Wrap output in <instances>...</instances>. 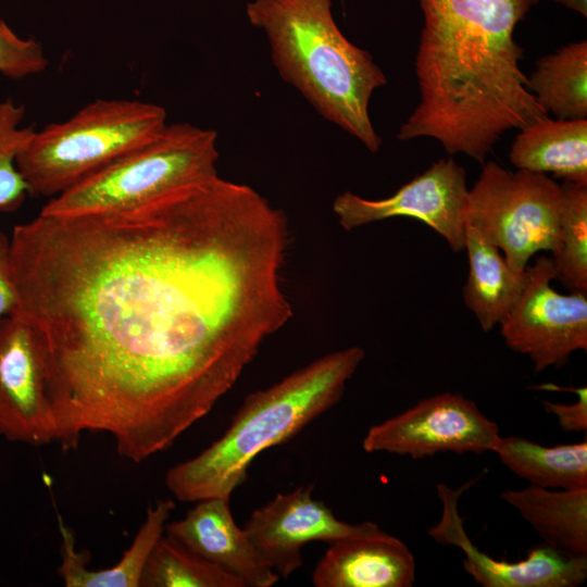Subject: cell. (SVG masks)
I'll return each mask as SVG.
<instances>
[{"label": "cell", "mask_w": 587, "mask_h": 587, "mask_svg": "<svg viewBox=\"0 0 587 587\" xmlns=\"http://www.w3.org/2000/svg\"><path fill=\"white\" fill-rule=\"evenodd\" d=\"M284 213L218 175L137 208L16 225V303L46 358L54 441L111 435L141 462L170 448L292 316Z\"/></svg>", "instance_id": "6da1fadb"}, {"label": "cell", "mask_w": 587, "mask_h": 587, "mask_svg": "<svg viewBox=\"0 0 587 587\" xmlns=\"http://www.w3.org/2000/svg\"><path fill=\"white\" fill-rule=\"evenodd\" d=\"M538 0H420V102L397 138L429 137L478 163L501 136L548 115L527 87L514 40Z\"/></svg>", "instance_id": "7a4b0ae2"}, {"label": "cell", "mask_w": 587, "mask_h": 587, "mask_svg": "<svg viewBox=\"0 0 587 587\" xmlns=\"http://www.w3.org/2000/svg\"><path fill=\"white\" fill-rule=\"evenodd\" d=\"M364 357L355 346L333 351L249 394L221 437L168 469L167 489L184 502L230 499L261 452L288 441L340 401Z\"/></svg>", "instance_id": "3957f363"}, {"label": "cell", "mask_w": 587, "mask_h": 587, "mask_svg": "<svg viewBox=\"0 0 587 587\" xmlns=\"http://www.w3.org/2000/svg\"><path fill=\"white\" fill-rule=\"evenodd\" d=\"M246 14L266 36L280 77L325 120L377 152L382 139L369 107L387 78L373 57L340 32L332 0H252Z\"/></svg>", "instance_id": "277c9868"}, {"label": "cell", "mask_w": 587, "mask_h": 587, "mask_svg": "<svg viewBox=\"0 0 587 587\" xmlns=\"http://www.w3.org/2000/svg\"><path fill=\"white\" fill-rule=\"evenodd\" d=\"M166 125V112L155 103L97 99L35 130L16 165L29 195L51 199L152 140Z\"/></svg>", "instance_id": "5b68a950"}, {"label": "cell", "mask_w": 587, "mask_h": 587, "mask_svg": "<svg viewBox=\"0 0 587 587\" xmlns=\"http://www.w3.org/2000/svg\"><path fill=\"white\" fill-rule=\"evenodd\" d=\"M217 134L167 124L147 143L49 199L39 213L76 216L128 210L217 174Z\"/></svg>", "instance_id": "8992f818"}, {"label": "cell", "mask_w": 587, "mask_h": 587, "mask_svg": "<svg viewBox=\"0 0 587 587\" xmlns=\"http://www.w3.org/2000/svg\"><path fill=\"white\" fill-rule=\"evenodd\" d=\"M482 165L469 189L465 226L499 248L511 267L524 272L537 252H552L557 246L561 185L542 173L512 172L494 161Z\"/></svg>", "instance_id": "52a82bcc"}, {"label": "cell", "mask_w": 587, "mask_h": 587, "mask_svg": "<svg viewBox=\"0 0 587 587\" xmlns=\"http://www.w3.org/2000/svg\"><path fill=\"white\" fill-rule=\"evenodd\" d=\"M551 257L539 255L526 267L523 291L500 325L505 345L530 359L536 372L566 364L587 350V292L553 289Z\"/></svg>", "instance_id": "ba28073f"}, {"label": "cell", "mask_w": 587, "mask_h": 587, "mask_svg": "<svg viewBox=\"0 0 587 587\" xmlns=\"http://www.w3.org/2000/svg\"><path fill=\"white\" fill-rule=\"evenodd\" d=\"M498 425L460 394L442 392L369 428L362 448L423 459L436 453L492 452Z\"/></svg>", "instance_id": "9c48e42d"}, {"label": "cell", "mask_w": 587, "mask_h": 587, "mask_svg": "<svg viewBox=\"0 0 587 587\" xmlns=\"http://www.w3.org/2000/svg\"><path fill=\"white\" fill-rule=\"evenodd\" d=\"M467 195L464 168L452 159H440L390 197L366 199L345 191L335 198L333 211L346 230L392 217H412L459 252L465 245Z\"/></svg>", "instance_id": "30bf717a"}, {"label": "cell", "mask_w": 587, "mask_h": 587, "mask_svg": "<svg viewBox=\"0 0 587 587\" xmlns=\"http://www.w3.org/2000/svg\"><path fill=\"white\" fill-rule=\"evenodd\" d=\"M313 485L276 494L257 508L243 528L250 540L279 578H288L303 565L302 548L312 541H333L376 532L373 522L351 524L338 520L321 500Z\"/></svg>", "instance_id": "8fae6325"}, {"label": "cell", "mask_w": 587, "mask_h": 587, "mask_svg": "<svg viewBox=\"0 0 587 587\" xmlns=\"http://www.w3.org/2000/svg\"><path fill=\"white\" fill-rule=\"evenodd\" d=\"M0 436L35 447L54 441L43 348L12 314L0 319Z\"/></svg>", "instance_id": "7c38bea8"}, {"label": "cell", "mask_w": 587, "mask_h": 587, "mask_svg": "<svg viewBox=\"0 0 587 587\" xmlns=\"http://www.w3.org/2000/svg\"><path fill=\"white\" fill-rule=\"evenodd\" d=\"M477 478L457 489L437 485L441 515L427 530L435 541L464 552L463 567L484 587H576L587 578V557H570L546 544L534 547L524 560H496L480 551L465 532L459 499Z\"/></svg>", "instance_id": "4fadbf2b"}, {"label": "cell", "mask_w": 587, "mask_h": 587, "mask_svg": "<svg viewBox=\"0 0 587 587\" xmlns=\"http://www.w3.org/2000/svg\"><path fill=\"white\" fill-rule=\"evenodd\" d=\"M165 534L238 578L243 587H272L279 580L235 522L230 499L197 501L183 519L167 523Z\"/></svg>", "instance_id": "5bb4252c"}, {"label": "cell", "mask_w": 587, "mask_h": 587, "mask_svg": "<svg viewBox=\"0 0 587 587\" xmlns=\"http://www.w3.org/2000/svg\"><path fill=\"white\" fill-rule=\"evenodd\" d=\"M311 580L315 587H411L415 560L404 542L379 528L328 544Z\"/></svg>", "instance_id": "9a60e30c"}, {"label": "cell", "mask_w": 587, "mask_h": 587, "mask_svg": "<svg viewBox=\"0 0 587 587\" xmlns=\"http://www.w3.org/2000/svg\"><path fill=\"white\" fill-rule=\"evenodd\" d=\"M175 509L172 500H158L148 508L146 519L132 545L114 565L100 570L88 567V560L76 550L75 534L58 515L61 536V564L57 572L66 587H140L148 559L164 535L170 516Z\"/></svg>", "instance_id": "2e32d148"}, {"label": "cell", "mask_w": 587, "mask_h": 587, "mask_svg": "<svg viewBox=\"0 0 587 587\" xmlns=\"http://www.w3.org/2000/svg\"><path fill=\"white\" fill-rule=\"evenodd\" d=\"M509 159L517 170L550 173L563 182L587 185V118L548 115L520 128Z\"/></svg>", "instance_id": "e0dca14e"}, {"label": "cell", "mask_w": 587, "mask_h": 587, "mask_svg": "<svg viewBox=\"0 0 587 587\" xmlns=\"http://www.w3.org/2000/svg\"><path fill=\"white\" fill-rule=\"evenodd\" d=\"M541 537L570 557H587V488L552 490L534 485L500 496Z\"/></svg>", "instance_id": "ac0fdd59"}, {"label": "cell", "mask_w": 587, "mask_h": 587, "mask_svg": "<svg viewBox=\"0 0 587 587\" xmlns=\"http://www.w3.org/2000/svg\"><path fill=\"white\" fill-rule=\"evenodd\" d=\"M464 250L469 261L464 303L482 329L489 332L503 321L520 298L526 270L520 272L511 267L500 249L470 226H465Z\"/></svg>", "instance_id": "d6986e66"}, {"label": "cell", "mask_w": 587, "mask_h": 587, "mask_svg": "<svg viewBox=\"0 0 587 587\" xmlns=\"http://www.w3.org/2000/svg\"><path fill=\"white\" fill-rule=\"evenodd\" d=\"M492 452L530 485L548 489L587 488L586 440L545 447L519 436H500Z\"/></svg>", "instance_id": "ffe728a7"}, {"label": "cell", "mask_w": 587, "mask_h": 587, "mask_svg": "<svg viewBox=\"0 0 587 587\" xmlns=\"http://www.w3.org/2000/svg\"><path fill=\"white\" fill-rule=\"evenodd\" d=\"M527 87L557 118H587V41L567 43L538 59Z\"/></svg>", "instance_id": "44dd1931"}, {"label": "cell", "mask_w": 587, "mask_h": 587, "mask_svg": "<svg viewBox=\"0 0 587 587\" xmlns=\"http://www.w3.org/2000/svg\"><path fill=\"white\" fill-rule=\"evenodd\" d=\"M557 246L551 252L554 280L570 292H587V185L563 182Z\"/></svg>", "instance_id": "7402d4cb"}, {"label": "cell", "mask_w": 587, "mask_h": 587, "mask_svg": "<svg viewBox=\"0 0 587 587\" xmlns=\"http://www.w3.org/2000/svg\"><path fill=\"white\" fill-rule=\"evenodd\" d=\"M140 587H243L242 583L164 535L145 566Z\"/></svg>", "instance_id": "603a6c76"}, {"label": "cell", "mask_w": 587, "mask_h": 587, "mask_svg": "<svg viewBox=\"0 0 587 587\" xmlns=\"http://www.w3.org/2000/svg\"><path fill=\"white\" fill-rule=\"evenodd\" d=\"M25 109L8 99L0 101V212L18 210L29 195L16 160L35 128L22 126Z\"/></svg>", "instance_id": "cb8c5ba5"}, {"label": "cell", "mask_w": 587, "mask_h": 587, "mask_svg": "<svg viewBox=\"0 0 587 587\" xmlns=\"http://www.w3.org/2000/svg\"><path fill=\"white\" fill-rule=\"evenodd\" d=\"M48 67L42 46L33 38L18 36L0 17V75L22 79L38 75Z\"/></svg>", "instance_id": "d4e9b609"}, {"label": "cell", "mask_w": 587, "mask_h": 587, "mask_svg": "<svg viewBox=\"0 0 587 587\" xmlns=\"http://www.w3.org/2000/svg\"><path fill=\"white\" fill-rule=\"evenodd\" d=\"M536 388L550 391H570L577 396V401L570 404L542 401L544 409L555 415L564 432H586L587 429V388H564L554 384H544Z\"/></svg>", "instance_id": "484cf974"}, {"label": "cell", "mask_w": 587, "mask_h": 587, "mask_svg": "<svg viewBox=\"0 0 587 587\" xmlns=\"http://www.w3.org/2000/svg\"><path fill=\"white\" fill-rule=\"evenodd\" d=\"M16 295L10 264V238L0 230V319L12 313Z\"/></svg>", "instance_id": "4316f807"}, {"label": "cell", "mask_w": 587, "mask_h": 587, "mask_svg": "<svg viewBox=\"0 0 587 587\" xmlns=\"http://www.w3.org/2000/svg\"><path fill=\"white\" fill-rule=\"evenodd\" d=\"M553 1L571 10L578 12L583 16L587 15V0H553Z\"/></svg>", "instance_id": "83f0119b"}]
</instances>
